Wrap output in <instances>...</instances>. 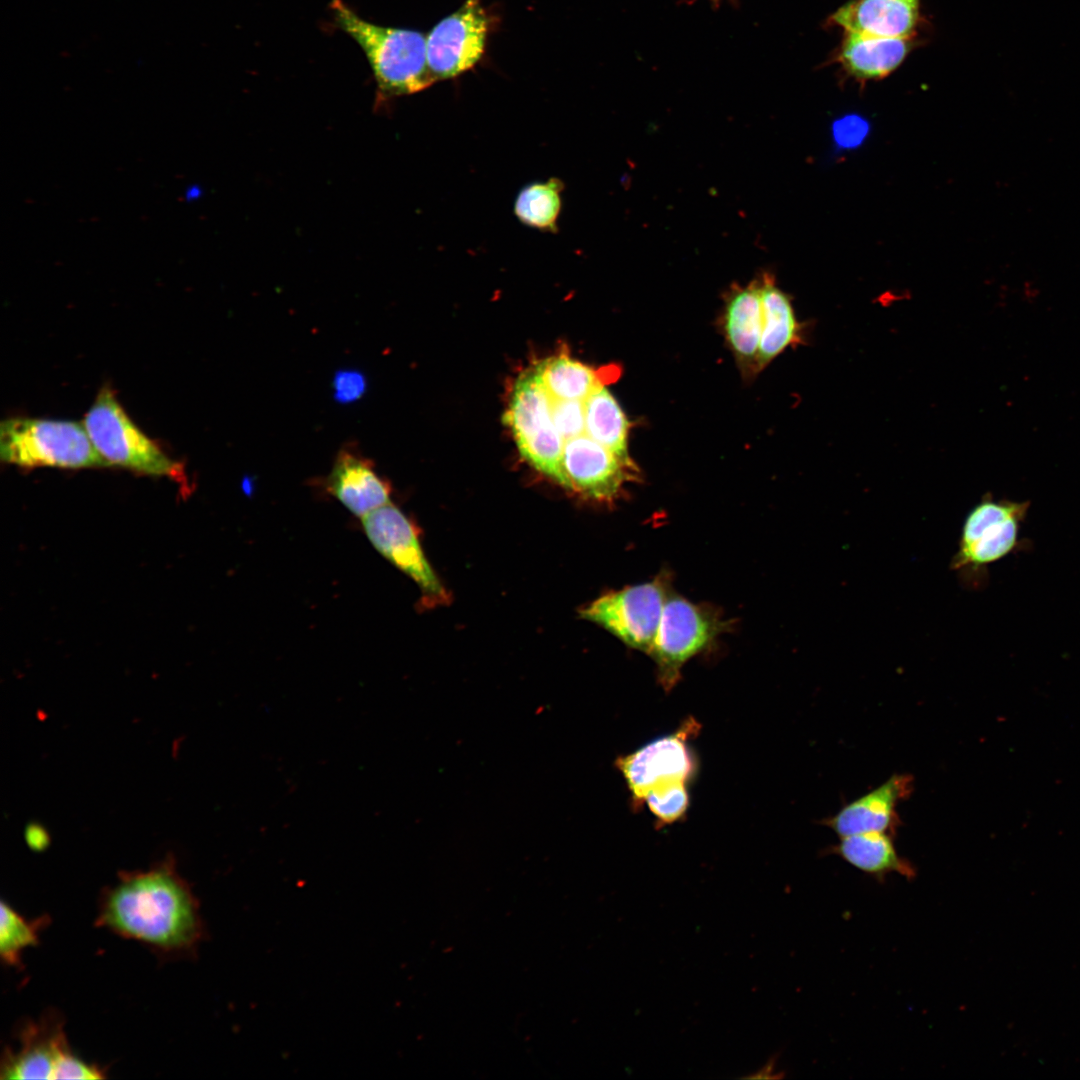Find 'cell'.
<instances>
[{
  "instance_id": "obj_1",
  "label": "cell",
  "mask_w": 1080,
  "mask_h": 1080,
  "mask_svg": "<svg viewBox=\"0 0 1080 1080\" xmlns=\"http://www.w3.org/2000/svg\"><path fill=\"white\" fill-rule=\"evenodd\" d=\"M95 925L148 947L161 958L194 956L207 937L200 903L174 864L122 873L98 899Z\"/></svg>"
},
{
  "instance_id": "obj_2",
  "label": "cell",
  "mask_w": 1080,
  "mask_h": 1080,
  "mask_svg": "<svg viewBox=\"0 0 1080 1080\" xmlns=\"http://www.w3.org/2000/svg\"><path fill=\"white\" fill-rule=\"evenodd\" d=\"M331 9L337 26L365 53L377 83L378 103L417 93L435 82L428 67L424 34L373 24L342 0H333Z\"/></svg>"
},
{
  "instance_id": "obj_3",
  "label": "cell",
  "mask_w": 1080,
  "mask_h": 1080,
  "mask_svg": "<svg viewBox=\"0 0 1080 1080\" xmlns=\"http://www.w3.org/2000/svg\"><path fill=\"white\" fill-rule=\"evenodd\" d=\"M0 457L22 467H107L94 448L83 423L26 417L0 424Z\"/></svg>"
},
{
  "instance_id": "obj_4",
  "label": "cell",
  "mask_w": 1080,
  "mask_h": 1080,
  "mask_svg": "<svg viewBox=\"0 0 1080 1080\" xmlns=\"http://www.w3.org/2000/svg\"><path fill=\"white\" fill-rule=\"evenodd\" d=\"M18 1049L7 1047L1 1059V1079H102L104 1071L71 1050L64 1018L47 1010L38 1019L17 1025Z\"/></svg>"
},
{
  "instance_id": "obj_5",
  "label": "cell",
  "mask_w": 1080,
  "mask_h": 1080,
  "mask_svg": "<svg viewBox=\"0 0 1080 1080\" xmlns=\"http://www.w3.org/2000/svg\"><path fill=\"white\" fill-rule=\"evenodd\" d=\"M100 456L109 464L153 476L183 478L171 459L126 414L109 387H103L82 421Z\"/></svg>"
},
{
  "instance_id": "obj_6",
  "label": "cell",
  "mask_w": 1080,
  "mask_h": 1080,
  "mask_svg": "<svg viewBox=\"0 0 1080 1080\" xmlns=\"http://www.w3.org/2000/svg\"><path fill=\"white\" fill-rule=\"evenodd\" d=\"M552 402L535 368L516 380L504 422L521 456L536 470L566 488L562 470L565 440L552 419Z\"/></svg>"
},
{
  "instance_id": "obj_7",
  "label": "cell",
  "mask_w": 1080,
  "mask_h": 1080,
  "mask_svg": "<svg viewBox=\"0 0 1080 1080\" xmlns=\"http://www.w3.org/2000/svg\"><path fill=\"white\" fill-rule=\"evenodd\" d=\"M671 592L670 577L662 573L652 581L602 595L584 607L580 616L649 654Z\"/></svg>"
},
{
  "instance_id": "obj_8",
  "label": "cell",
  "mask_w": 1080,
  "mask_h": 1080,
  "mask_svg": "<svg viewBox=\"0 0 1080 1080\" xmlns=\"http://www.w3.org/2000/svg\"><path fill=\"white\" fill-rule=\"evenodd\" d=\"M728 625V621L713 608L671 593L648 654L657 665L663 685L666 688L673 686L686 661L709 647Z\"/></svg>"
},
{
  "instance_id": "obj_9",
  "label": "cell",
  "mask_w": 1080,
  "mask_h": 1080,
  "mask_svg": "<svg viewBox=\"0 0 1080 1080\" xmlns=\"http://www.w3.org/2000/svg\"><path fill=\"white\" fill-rule=\"evenodd\" d=\"M1028 505L983 499L975 505L962 526L958 550L951 567L959 572L975 571L1009 554L1017 544L1020 523Z\"/></svg>"
},
{
  "instance_id": "obj_10",
  "label": "cell",
  "mask_w": 1080,
  "mask_h": 1080,
  "mask_svg": "<svg viewBox=\"0 0 1080 1080\" xmlns=\"http://www.w3.org/2000/svg\"><path fill=\"white\" fill-rule=\"evenodd\" d=\"M489 21L481 0H465L426 36L427 62L435 81L456 77L481 59Z\"/></svg>"
},
{
  "instance_id": "obj_11",
  "label": "cell",
  "mask_w": 1080,
  "mask_h": 1080,
  "mask_svg": "<svg viewBox=\"0 0 1080 1080\" xmlns=\"http://www.w3.org/2000/svg\"><path fill=\"white\" fill-rule=\"evenodd\" d=\"M363 530L376 550L408 575L426 598L441 600L445 590L429 564L413 523L391 502L362 518Z\"/></svg>"
},
{
  "instance_id": "obj_12",
  "label": "cell",
  "mask_w": 1080,
  "mask_h": 1080,
  "mask_svg": "<svg viewBox=\"0 0 1080 1080\" xmlns=\"http://www.w3.org/2000/svg\"><path fill=\"white\" fill-rule=\"evenodd\" d=\"M562 470L566 488L592 500H614L624 484L637 478L638 469L586 433L565 440Z\"/></svg>"
},
{
  "instance_id": "obj_13",
  "label": "cell",
  "mask_w": 1080,
  "mask_h": 1080,
  "mask_svg": "<svg viewBox=\"0 0 1080 1080\" xmlns=\"http://www.w3.org/2000/svg\"><path fill=\"white\" fill-rule=\"evenodd\" d=\"M695 727L689 722L681 730L654 740L617 761L635 799L643 801L656 788L686 784L695 768L687 743Z\"/></svg>"
},
{
  "instance_id": "obj_14",
  "label": "cell",
  "mask_w": 1080,
  "mask_h": 1080,
  "mask_svg": "<svg viewBox=\"0 0 1080 1080\" xmlns=\"http://www.w3.org/2000/svg\"><path fill=\"white\" fill-rule=\"evenodd\" d=\"M913 789L912 775L893 774L876 788L847 803L837 813L824 818L822 824L839 838L866 832H884L895 836L901 825L897 807L910 797Z\"/></svg>"
},
{
  "instance_id": "obj_15",
  "label": "cell",
  "mask_w": 1080,
  "mask_h": 1080,
  "mask_svg": "<svg viewBox=\"0 0 1080 1080\" xmlns=\"http://www.w3.org/2000/svg\"><path fill=\"white\" fill-rule=\"evenodd\" d=\"M829 20L843 32L915 38L921 24V0H849Z\"/></svg>"
},
{
  "instance_id": "obj_16",
  "label": "cell",
  "mask_w": 1080,
  "mask_h": 1080,
  "mask_svg": "<svg viewBox=\"0 0 1080 1080\" xmlns=\"http://www.w3.org/2000/svg\"><path fill=\"white\" fill-rule=\"evenodd\" d=\"M324 484L330 495L361 518L390 503L388 482L370 459L352 448L339 451Z\"/></svg>"
},
{
  "instance_id": "obj_17",
  "label": "cell",
  "mask_w": 1080,
  "mask_h": 1080,
  "mask_svg": "<svg viewBox=\"0 0 1080 1080\" xmlns=\"http://www.w3.org/2000/svg\"><path fill=\"white\" fill-rule=\"evenodd\" d=\"M915 38H890L844 32L834 62L856 81L880 80L894 72L914 47Z\"/></svg>"
},
{
  "instance_id": "obj_18",
  "label": "cell",
  "mask_w": 1080,
  "mask_h": 1080,
  "mask_svg": "<svg viewBox=\"0 0 1080 1080\" xmlns=\"http://www.w3.org/2000/svg\"><path fill=\"white\" fill-rule=\"evenodd\" d=\"M762 319L759 280L732 287L726 297L723 326L731 350L745 369L757 371Z\"/></svg>"
},
{
  "instance_id": "obj_19",
  "label": "cell",
  "mask_w": 1080,
  "mask_h": 1080,
  "mask_svg": "<svg viewBox=\"0 0 1080 1080\" xmlns=\"http://www.w3.org/2000/svg\"><path fill=\"white\" fill-rule=\"evenodd\" d=\"M759 282L763 319L757 371L788 347L803 343L804 337V327L796 318L790 296L775 284L770 274H763Z\"/></svg>"
},
{
  "instance_id": "obj_20",
  "label": "cell",
  "mask_w": 1080,
  "mask_h": 1080,
  "mask_svg": "<svg viewBox=\"0 0 1080 1080\" xmlns=\"http://www.w3.org/2000/svg\"><path fill=\"white\" fill-rule=\"evenodd\" d=\"M895 836L884 832H866L845 837L825 849L826 855L842 858L856 869L879 881L889 874H898L911 880L916 869L897 852Z\"/></svg>"
},
{
  "instance_id": "obj_21",
  "label": "cell",
  "mask_w": 1080,
  "mask_h": 1080,
  "mask_svg": "<svg viewBox=\"0 0 1080 1080\" xmlns=\"http://www.w3.org/2000/svg\"><path fill=\"white\" fill-rule=\"evenodd\" d=\"M534 368L554 400L585 401L597 387L619 376L616 367L600 372L566 355L542 360Z\"/></svg>"
},
{
  "instance_id": "obj_22",
  "label": "cell",
  "mask_w": 1080,
  "mask_h": 1080,
  "mask_svg": "<svg viewBox=\"0 0 1080 1080\" xmlns=\"http://www.w3.org/2000/svg\"><path fill=\"white\" fill-rule=\"evenodd\" d=\"M585 433L626 462L629 422L605 385L597 387L584 401Z\"/></svg>"
},
{
  "instance_id": "obj_23",
  "label": "cell",
  "mask_w": 1080,
  "mask_h": 1080,
  "mask_svg": "<svg viewBox=\"0 0 1080 1080\" xmlns=\"http://www.w3.org/2000/svg\"><path fill=\"white\" fill-rule=\"evenodd\" d=\"M564 189L557 178L525 186L517 195L514 213L522 224L542 231H555Z\"/></svg>"
},
{
  "instance_id": "obj_24",
  "label": "cell",
  "mask_w": 1080,
  "mask_h": 1080,
  "mask_svg": "<svg viewBox=\"0 0 1080 1080\" xmlns=\"http://www.w3.org/2000/svg\"><path fill=\"white\" fill-rule=\"evenodd\" d=\"M0 920V957L9 967L21 966V954L28 948L39 944L40 932L48 926V915L27 920L15 911L9 903L1 901Z\"/></svg>"
},
{
  "instance_id": "obj_25",
  "label": "cell",
  "mask_w": 1080,
  "mask_h": 1080,
  "mask_svg": "<svg viewBox=\"0 0 1080 1080\" xmlns=\"http://www.w3.org/2000/svg\"><path fill=\"white\" fill-rule=\"evenodd\" d=\"M685 783H677L651 790L644 798L651 810L663 822L675 821L688 807Z\"/></svg>"
},
{
  "instance_id": "obj_26",
  "label": "cell",
  "mask_w": 1080,
  "mask_h": 1080,
  "mask_svg": "<svg viewBox=\"0 0 1080 1080\" xmlns=\"http://www.w3.org/2000/svg\"><path fill=\"white\" fill-rule=\"evenodd\" d=\"M552 419L564 440L585 433L584 401L551 398Z\"/></svg>"
},
{
  "instance_id": "obj_27",
  "label": "cell",
  "mask_w": 1080,
  "mask_h": 1080,
  "mask_svg": "<svg viewBox=\"0 0 1080 1080\" xmlns=\"http://www.w3.org/2000/svg\"><path fill=\"white\" fill-rule=\"evenodd\" d=\"M363 378L353 372H343L335 379L336 398L342 401H352L360 397L364 390Z\"/></svg>"
},
{
  "instance_id": "obj_28",
  "label": "cell",
  "mask_w": 1080,
  "mask_h": 1080,
  "mask_svg": "<svg viewBox=\"0 0 1080 1080\" xmlns=\"http://www.w3.org/2000/svg\"><path fill=\"white\" fill-rule=\"evenodd\" d=\"M773 1066H774V1063L770 1062L767 1065H765L759 1071L760 1073H757L756 1075H753V1076H749L748 1078H770L771 1076L769 1074L773 1071Z\"/></svg>"
}]
</instances>
